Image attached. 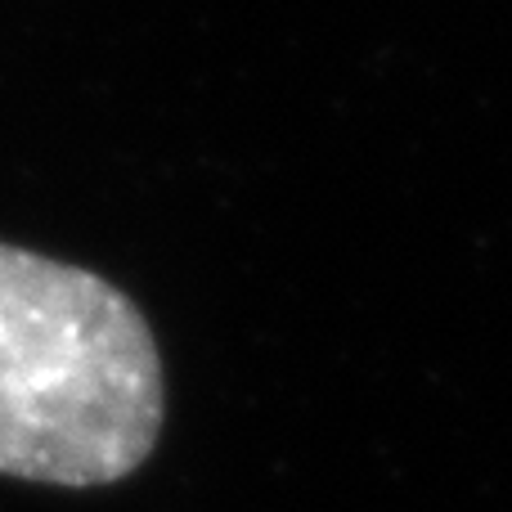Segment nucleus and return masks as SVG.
Segmentation results:
<instances>
[{"instance_id":"nucleus-1","label":"nucleus","mask_w":512,"mask_h":512,"mask_svg":"<svg viewBox=\"0 0 512 512\" xmlns=\"http://www.w3.org/2000/svg\"><path fill=\"white\" fill-rule=\"evenodd\" d=\"M167 414L149 319L108 279L0 243V477L113 486Z\"/></svg>"}]
</instances>
